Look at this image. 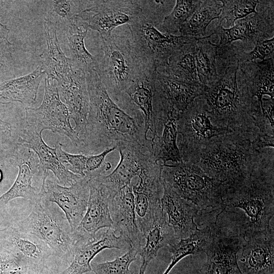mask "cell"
Masks as SVG:
<instances>
[{
  "label": "cell",
  "instance_id": "6da1fadb",
  "mask_svg": "<svg viewBox=\"0 0 274 274\" xmlns=\"http://www.w3.org/2000/svg\"><path fill=\"white\" fill-rule=\"evenodd\" d=\"M237 46L218 45L217 80L205 86L204 99L213 124L232 131L257 135L255 124L264 117L258 101L250 93L239 68Z\"/></svg>",
  "mask_w": 274,
  "mask_h": 274
},
{
  "label": "cell",
  "instance_id": "7a4b0ae2",
  "mask_svg": "<svg viewBox=\"0 0 274 274\" xmlns=\"http://www.w3.org/2000/svg\"><path fill=\"white\" fill-rule=\"evenodd\" d=\"M274 150L264 148L251 174L227 189L214 225L244 238L272 226L274 215Z\"/></svg>",
  "mask_w": 274,
  "mask_h": 274
},
{
  "label": "cell",
  "instance_id": "3957f363",
  "mask_svg": "<svg viewBox=\"0 0 274 274\" xmlns=\"http://www.w3.org/2000/svg\"><path fill=\"white\" fill-rule=\"evenodd\" d=\"M89 108L80 153L95 155L122 145H133L153 151L147 138L143 115L134 116L122 110L109 96L95 70L86 74Z\"/></svg>",
  "mask_w": 274,
  "mask_h": 274
},
{
  "label": "cell",
  "instance_id": "277c9868",
  "mask_svg": "<svg viewBox=\"0 0 274 274\" xmlns=\"http://www.w3.org/2000/svg\"><path fill=\"white\" fill-rule=\"evenodd\" d=\"M257 135L232 131L217 136L183 161L197 165L228 189L249 176L260 161L264 149L254 145Z\"/></svg>",
  "mask_w": 274,
  "mask_h": 274
},
{
  "label": "cell",
  "instance_id": "5b68a950",
  "mask_svg": "<svg viewBox=\"0 0 274 274\" xmlns=\"http://www.w3.org/2000/svg\"><path fill=\"white\" fill-rule=\"evenodd\" d=\"M142 10L128 24L130 39L139 57L148 68L164 67L173 53L191 38L162 32L156 28L162 22V9L151 1H141Z\"/></svg>",
  "mask_w": 274,
  "mask_h": 274
},
{
  "label": "cell",
  "instance_id": "8992f818",
  "mask_svg": "<svg viewBox=\"0 0 274 274\" xmlns=\"http://www.w3.org/2000/svg\"><path fill=\"white\" fill-rule=\"evenodd\" d=\"M161 165L163 185L196 206L200 214L219 212L227 190L224 185L191 163Z\"/></svg>",
  "mask_w": 274,
  "mask_h": 274
},
{
  "label": "cell",
  "instance_id": "52a82bcc",
  "mask_svg": "<svg viewBox=\"0 0 274 274\" xmlns=\"http://www.w3.org/2000/svg\"><path fill=\"white\" fill-rule=\"evenodd\" d=\"M101 41L104 56L94 70L109 96L118 102L122 93L149 68L140 60L130 37L114 32Z\"/></svg>",
  "mask_w": 274,
  "mask_h": 274
},
{
  "label": "cell",
  "instance_id": "ba28073f",
  "mask_svg": "<svg viewBox=\"0 0 274 274\" xmlns=\"http://www.w3.org/2000/svg\"><path fill=\"white\" fill-rule=\"evenodd\" d=\"M38 194L29 215L14 226L35 235L48 245L53 255L70 263L77 239L76 234L72 232L63 212L57 205Z\"/></svg>",
  "mask_w": 274,
  "mask_h": 274
},
{
  "label": "cell",
  "instance_id": "9c48e42d",
  "mask_svg": "<svg viewBox=\"0 0 274 274\" xmlns=\"http://www.w3.org/2000/svg\"><path fill=\"white\" fill-rule=\"evenodd\" d=\"M202 95L180 113L177 121V145L182 161L200 150L214 137L232 132L212 123Z\"/></svg>",
  "mask_w": 274,
  "mask_h": 274
},
{
  "label": "cell",
  "instance_id": "30bf717a",
  "mask_svg": "<svg viewBox=\"0 0 274 274\" xmlns=\"http://www.w3.org/2000/svg\"><path fill=\"white\" fill-rule=\"evenodd\" d=\"M25 113L27 125L39 131L47 129L65 136L76 147L80 148V140L71 126L70 114L60 98L55 80L47 77L42 104L37 108H26Z\"/></svg>",
  "mask_w": 274,
  "mask_h": 274
},
{
  "label": "cell",
  "instance_id": "8fae6325",
  "mask_svg": "<svg viewBox=\"0 0 274 274\" xmlns=\"http://www.w3.org/2000/svg\"><path fill=\"white\" fill-rule=\"evenodd\" d=\"M141 10L140 1H89L87 8L77 14L75 23L97 31L105 39L116 27L129 24Z\"/></svg>",
  "mask_w": 274,
  "mask_h": 274
},
{
  "label": "cell",
  "instance_id": "7c38bea8",
  "mask_svg": "<svg viewBox=\"0 0 274 274\" xmlns=\"http://www.w3.org/2000/svg\"><path fill=\"white\" fill-rule=\"evenodd\" d=\"M253 15L238 19L230 28L218 25L214 35H217L220 41L218 45H227L240 40L241 46L253 49L257 42L269 39L274 35V1H259Z\"/></svg>",
  "mask_w": 274,
  "mask_h": 274
},
{
  "label": "cell",
  "instance_id": "4fadbf2b",
  "mask_svg": "<svg viewBox=\"0 0 274 274\" xmlns=\"http://www.w3.org/2000/svg\"><path fill=\"white\" fill-rule=\"evenodd\" d=\"M88 180L82 177L70 186H61L47 179L42 181L39 195L61 210L72 232L76 230L87 209L89 197Z\"/></svg>",
  "mask_w": 274,
  "mask_h": 274
},
{
  "label": "cell",
  "instance_id": "5bb4252c",
  "mask_svg": "<svg viewBox=\"0 0 274 274\" xmlns=\"http://www.w3.org/2000/svg\"><path fill=\"white\" fill-rule=\"evenodd\" d=\"M244 238L226 229L214 225L210 241L203 253L207 260L200 270L202 274H243L237 254Z\"/></svg>",
  "mask_w": 274,
  "mask_h": 274
},
{
  "label": "cell",
  "instance_id": "9a60e30c",
  "mask_svg": "<svg viewBox=\"0 0 274 274\" xmlns=\"http://www.w3.org/2000/svg\"><path fill=\"white\" fill-rule=\"evenodd\" d=\"M74 244L69 265L59 274H84L92 271L91 262L101 250L109 249L129 250L130 244L112 228H104L94 235H79Z\"/></svg>",
  "mask_w": 274,
  "mask_h": 274
},
{
  "label": "cell",
  "instance_id": "2e32d148",
  "mask_svg": "<svg viewBox=\"0 0 274 274\" xmlns=\"http://www.w3.org/2000/svg\"><path fill=\"white\" fill-rule=\"evenodd\" d=\"M161 167L159 163H155L143 170L138 176V183L133 184L137 224L142 232L161 208L163 188Z\"/></svg>",
  "mask_w": 274,
  "mask_h": 274
},
{
  "label": "cell",
  "instance_id": "e0dca14e",
  "mask_svg": "<svg viewBox=\"0 0 274 274\" xmlns=\"http://www.w3.org/2000/svg\"><path fill=\"white\" fill-rule=\"evenodd\" d=\"M57 83L60 98L74 120V128L81 142L84 136L89 108L86 73L73 68Z\"/></svg>",
  "mask_w": 274,
  "mask_h": 274
},
{
  "label": "cell",
  "instance_id": "ac0fdd59",
  "mask_svg": "<svg viewBox=\"0 0 274 274\" xmlns=\"http://www.w3.org/2000/svg\"><path fill=\"white\" fill-rule=\"evenodd\" d=\"M243 274H273V227L244 238L237 254Z\"/></svg>",
  "mask_w": 274,
  "mask_h": 274
},
{
  "label": "cell",
  "instance_id": "d6986e66",
  "mask_svg": "<svg viewBox=\"0 0 274 274\" xmlns=\"http://www.w3.org/2000/svg\"><path fill=\"white\" fill-rule=\"evenodd\" d=\"M117 149L120 159L113 172L108 175L94 178L108 188L112 197L130 184L132 179L139 176L143 170L157 163L153 152L149 149L133 145H121Z\"/></svg>",
  "mask_w": 274,
  "mask_h": 274
},
{
  "label": "cell",
  "instance_id": "ffe728a7",
  "mask_svg": "<svg viewBox=\"0 0 274 274\" xmlns=\"http://www.w3.org/2000/svg\"><path fill=\"white\" fill-rule=\"evenodd\" d=\"M42 131L26 124L19 129L17 136L20 144L32 150L39 158L38 175L45 180L49 170L56 177L63 186H71L82 177L68 170L60 162L56 146L47 145L42 138Z\"/></svg>",
  "mask_w": 274,
  "mask_h": 274
},
{
  "label": "cell",
  "instance_id": "44dd1931",
  "mask_svg": "<svg viewBox=\"0 0 274 274\" xmlns=\"http://www.w3.org/2000/svg\"><path fill=\"white\" fill-rule=\"evenodd\" d=\"M109 207L113 229L138 252L143 244V235L137 224L132 182L110 198Z\"/></svg>",
  "mask_w": 274,
  "mask_h": 274
},
{
  "label": "cell",
  "instance_id": "7402d4cb",
  "mask_svg": "<svg viewBox=\"0 0 274 274\" xmlns=\"http://www.w3.org/2000/svg\"><path fill=\"white\" fill-rule=\"evenodd\" d=\"M0 247L23 260L30 269L45 265L48 258L53 255L43 241L14 226L0 230Z\"/></svg>",
  "mask_w": 274,
  "mask_h": 274
},
{
  "label": "cell",
  "instance_id": "603a6c76",
  "mask_svg": "<svg viewBox=\"0 0 274 274\" xmlns=\"http://www.w3.org/2000/svg\"><path fill=\"white\" fill-rule=\"evenodd\" d=\"M10 162L19 167L17 178L11 187L0 196V207L18 197L35 202L39 194L32 186L33 176L38 174L39 158L31 149L19 144Z\"/></svg>",
  "mask_w": 274,
  "mask_h": 274
},
{
  "label": "cell",
  "instance_id": "cb8c5ba5",
  "mask_svg": "<svg viewBox=\"0 0 274 274\" xmlns=\"http://www.w3.org/2000/svg\"><path fill=\"white\" fill-rule=\"evenodd\" d=\"M89 197L85 214L75 231L79 235H94L104 228H113L109 207L113 197L108 188L96 178L88 180Z\"/></svg>",
  "mask_w": 274,
  "mask_h": 274
},
{
  "label": "cell",
  "instance_id": "d4e9b609",
  "mask_svg": "<svg viewBox=\"0 0 274 274\" xmlns=\"http://www.w3.org/2000/svg\"><path fill=\"white\" fill-rule=\"evenodd\" d=\"M161 199L162 210L169 225L173 229L177 240L186 238L198 228L196 219L199 209L192 203L181 197L170 189L163 185Z\"/></svg>",
  "mask_w": 274,
  "mask_h": 274
},
{
  "label": "cell",
  "instance_id": "484cf974",
  "mask_svg": "<svg viewBox=\"0 0 274 274\" xmlns=\"http://www.w3.org/2000/svg\"><path fill=\"white\" fill-rule=\"evenodd\" d=\"M160 99L161 105L157 119L163 126L161 134L153 142V155L161 165L168 161L181 162L183 161L177 145V121L180 113L164 97L161 96Z\"/></svg>",
  "mask_w": 274,
  "mask_h": 274
},
{
  "label": "cell",
  "instance_id": "4316f807",
  "mask_svg": "<svg viewBox=\"0 0 274 274\" xmlns=\"http://www.w3.org/2000/svg\"><path fill=\"white\" fill-rule=\"evenodd\" d=\"M157 71L146 69L125 90L133 108L143 115L147 138L153 141L158 137L153 111V97L155 89Z\"/></svg>",
  "mask_w": 274,
  "mask_h": 274
},
{
  "label": "cell",
  "instance_id": "83f0119b",
  "mask_svg": "<svg viewBox=\"0 0 274 274\" xmlns=\"http://www.w3.org/2000/svg\"><path fill=\"white\" fill-rule=\"evenodd\" d=\"M204 88L199 82L181 80L162 70L157 71L155 89L180 113L202 95Z\"/></svg>",
  "mask_w": 274,
  "mask_h": 274
},
{
  "label": "cell",
  "instance_id": "f1b7e54d",
  "mask_svg": "<svg viewBox=\"0 0 274 274\" xmlns=\"http://www.w3.org/2000/svg\"><path fill=\"white\" fill-rule=\"evenodd\" d=\"M142 233L143 244L138 251V255L141 258L139 274H145L149 263L156 256L160 248L168 247L179 241L176 238L162 208Z\"/></svg>",
  "mask_w": 274,
  "mask_h": 274
},
{
  "label": "cell",
  "instance_id": "f546056e",
  "mask_svg": "<svg viewBox=\"0 0 274 274\" xmlns=\"http://www.w3.org/2000/svg\"><path fill=\"white\" fill-rule=\"evenodd\" d=\"M239 68L250 93L260 105L265 95L274 100L273 58L239 63Z\"/></svg>",
  "mask_w": 274,
  "mask_h": 274
},
{
  "label": "cell",
  "instance_id": "4dcf8cb0",
  "mask_svg": "<svg viewBox=\"0 0 274 274\" xmlns=\"http://www.w3.org/2000/svg\"><path fill=\"white\" fill-rule=\"evenodd\" d=\"M44 26L47 48L40 56L41 65L47 77L57 81L68 73L73 65L70 58H67L61 49L56 24L45 18Z\"/></svg>",
  "mask_w": 274,
  "mask_h": 274
},
{
  "label": "cell",
  "instance_id": "1f68e13d",
  "mask_svg": "<svg viewBox=\"0 0 274 274\" xmlns=\"http://www.w3.org/2000/svg\"><path fill=\"white\" fill-rule=\"evenodd\" d=\"M45 72L40 65L31 73L0 84V103L19 102L31 105L36 101L39 87Z\"/></svg>",
  "mask_w": 274,
  "mask_h": 274
},
{
  "label": "cell",
  "instance_id": "d6a6232c",
  "mask_svg": "<svg viewBox=\"0 0 274 274\" xmlns=\"http://www.w3.org/2000/svg\"><path fill=\"white\" fill-rule=\"evenodd\" d=\"M197 39L198 38L191 37L188 41L174 52L162 71L166 74L181 80L199 82L197 77L195 61Z\"/></svg>",
  "mask_w": 274,
  "mask_h": 274
},
{
  "label": "cell",
  "instance_id": "836d02e7",
  "mask_svg": "<svg viewBox=\"0 0 274 274\" xmlns=\"http://www.w3.org/2000/svg\"><path fill=\"white\" fill-rule=\"evenodd\" d=\"M222 5L220 1L204 0L179 30L181 36L196 38L206 36V29L210 23L218 19Z\"/></svg>",
  "mask_w": 274,
  "mask_h": 274
},
{
  "label": "cell",
  "instance_id": "e575fe53",
  "mask_svg": "<svg viewBox=\"0 0 274 274\" xmlns=\"http://www.w3.org/2000/svg\"><path fill=\"white\" fill-rule=\"evenodd\" d=\"M198 38L195 51L197 75L199 82L204 86L213 84L217 78L216 53L218 45L212 43V35Z\"/></svg>",
  "mask_w": 274,
  "mask_h": 274
},
{
  "label": "cell",
  "instance_id": "d590c367",
  "mask_svg": "<svg viewBox=\"0 0 274 274\" xmlns=\"http://www.w3.org/2000/svg\"><path fill=\"white\" fill-rule=\"evenodd\" d=\"M88 28L73 24L67 29V38L73 66L86 74L94 70L98 64L97 59L86 49L84 39Z\"/></svg>",
  "mask_w": 274,
  "mask_h": 274
},
{
  "label": "cell",
  "instance_id": "8d00e7d4",
  "mask_svg": "<svg viewBox=\"0 0 274 274\" xmlns=\"http://www.w3.org/2000/svg\"><path fill=\"white\" fill-rule=\"evenodd\" d=\"M201 2L200 0L176 1L173 10L162 22L161 28L164 33L176 36Z\"/></svg>",
  "mask_w": 274,
  "mask_h": 274
},
{
  "label": "cell",
  "instance_id": "74e56055",
  "mask_svg": "<svg viewBox=\"0 0 274 274\" xmlns=\"http://www.w3.org/2000/svg\"><path fill=\"white\" fill-rule=\"evenodd\" d=\"M222 11L218 18V25L226 21L228 28L232 27L235 22L252 13H256V8L259 1L253 0H222Z\"/></svg>",
  "mask_w": 274,
  "mask_h": 274
},
{
  "label": "cell",
  "instance_id": "f35d334b",
  "mask_svg": "<svg viewBox=\"0 0 274 274\" xmlns=\"http://www.w3.org/2000/svg\"><path fill=\"white\" fill-rule=\"evenodd\" d=\"M51 16L55 18L54 22L58 26L61 25L67 29L75 23L78 13L88 6L89 1H53Z\"/></svg>",
  "mask_w": 274,
  "mask_h": 274
},
{
  "label": "cell",
  "instance_id": "ab89813d",
  "mask_svg": "<svg viewBox=\"0 0 274 274\" xmlns=\"http://www.w3.org/2000/svg\"><path fill=\"white\" fill-rule=\"evenodd\" d=\"M138 255V251L130 248L124 255L116 257L110 261L91 264L92 271L95 274H132L129 269L130 264Z\"/></svg>",
  "mask_w": 274,
  "mask_h": 274
},
{
  "label": "cell",
  "instance_id": "60d3db41",
  "mask_svg": "<svg viewBox=\"0 0 274 274\" xmlns=\"http://www.w3.org/2000/svg\"><path fill=\"white\" fill-rule=\"evenodd\" d=\"M237 57L239 63L273 58L274 37L257 42L253 49L245 51L241 46H237Z\"/></svg>",
  "mask_w": 274,
  "mask_h": 274
},
{
  "label": "cell",
  "instance_id": "b9f144b4",
  "mask_svg": "<svg viewBox=\"0 0 274 274\" xmlns=\"http://www.w3.org/2000/svg\"><path fill=\"white\" fill-rule=\"evenodd\" d=\"M63 145L58 143L56 146V153L61 164L71 172L84 177L85 165L88 155L80 153L72 154L62 149Z\"/></svg>",
  "mask_w": 274,
  "mask_h": 274
},
{
  "label": "cell",
  "instance_id": "7bdbcfd3",
  "mask_svg": "<svg viewBox=\"0 0 274 274\" xmlns=\"http://www.w3.org/2000/svg\"><path fill=\"white\" fill-rule=\"evenodd\" d=\"M0 274H30L23 260L0 247Z\"/></svg>",
  "mask_w": 274,
  "mask_h": 274
},
{
  "label": "cell",
  "instance_id": "ee69618b",
  "mask_svg": "<svg viewBox=\"0 0 274 274\" xmlns=\"http://www.w3.org/2000/svg\"><path fill=\"white\" fill-rule=\"evenodd\" d=\"M11 126L0 120V161L10 158L19 143L16 136L11 134Z\"/></svg>",
  "mask_w": 274,
  "mask_h": 274
},
{
  "label": "cell",
  "instance_id": "f6af8a7d",
  "mask_svg": "<svg viewBox=\"0 0 274 274\" xmlns=\"http://www.w3.org/2000/svg\"><path fill=\"white\" fill-rule=\"evenodd\" d=\"M10 30L1 23L0 19V68L13 59L12 43L9 41Z\"/></svg>",
  "mask_w": 274,
  "mask_h": 274
},
{
  "label": "cell",
  "instance_id": "bcb514c9",
  "mask_svg": "<svg viewBox=\"0 0 274 274\" xmlns=\"http://www.w3.org/2000/svg\"><path fill=\"white\" fill-rule=\"evenodd\" d=\"M30 274H54L47 264L34 269H30Z\"/></svg>",
  "mask_w": 274,
  "mask_h": 274
},
{
  "label": "cell",
  "instance_id": "7dc6e473",
  "mask_svg": "<svg viewBox=\"0 0 274 274\" xmlns=\"http://www.w3.org/2000/svg\"><path fill=\"white\" fill-rule=\"evenodd\" d=\"M158 100H159L158 94L157 93H156V91H155L154 94V97H153V111H154V106ZM155 122H156V121H155ZM156 128H157V134H158V137L159 135H160V133L161 132V130H162V125H156Z\"/></svg>",
  "mask_w": 274,
  "mask_h": 274
},
{
  "label": "cell",
  "instance_id": "c3c4849f",
  "mask_svg": "<svg viewBox=\"0 0 274 274\" xmlns=\"http://www.w3.org/2000/svg\"><path fill=\"white\" fill-rule=\"evenodd\" d=\"M2 177H3L2 172V170L0 169V182L2 179Z\"/></svg>",
  "mask_w": 274,
  "mask_h": 274
}]
</instances>
